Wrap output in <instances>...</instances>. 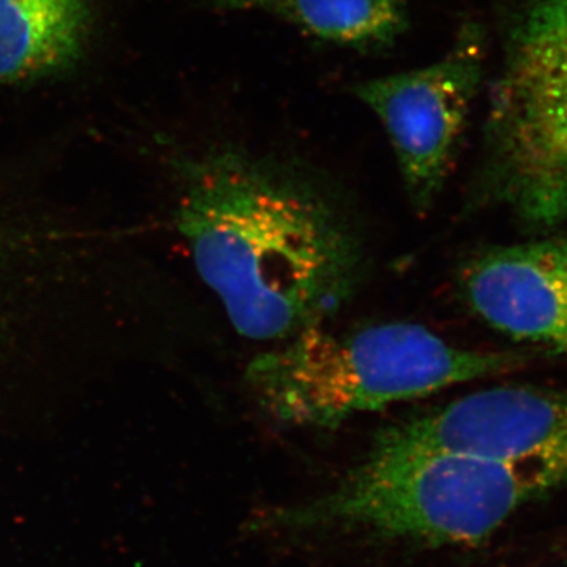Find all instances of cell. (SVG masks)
Here are the masks:
<instances>
[{"mask_svg": "<svg viewBox=\"0 0 567 567\" xmlns=\"http://www.w3.org/2000/svg\"><path fill=\"white\" fill-rule=\"evenodd\" d=\"M177 227L235 330L254 341L322 327L363 271L352 227L315 183L241 148L182 163Z\"/></svg>", "mask_w": 567, "mask_h": 567, "instance_id": "1", "label": "cell"}, {"mask_svg": "<svg viewBox=\"0 0 567 567\" xmlns=\"http://www.w3.org/2000/svg\"><path fill=\"white\" fill-rule=\"evenodd\" d=\"M566 480V466L548 462L371 450L327 494L275 507L257 525L289 535L363 532L439 546L481 543Z\"/></svg>", "mask_w": 567, "mask_h": 567, "instance_id": "2", "label": "cell"}, {"mask_svg": "<svg viewBox=\"0 0 567 567\" xmlns=\"http://www.w3.org/2000/svg\"><path fill=\"white\" fill-rule=\"evenodd\" d=\"M520 352H481L423 324L391 322L336 334L309 328L254 358L245 382L281 423L333 429L354 415L425 398L527 363Z\"/></svg>", "mask_w": 567, "mask_h": 567, "instance_id": "3", "label": "cell"}, {"mask_svg": "<svg viewBox=\"0 0 567 567\" xmlns=\"http://www.w3.org/2000/svg\"><path fill=\"white\" fill-rule=\"evenodd\" d=\"M484 185L529 226L567 216V0H525L507 32Z\"/></svg>", "mask_w": 567, "mask_h": 567, "instance_id": "4", "label": "cell"}, {"mask_svg": "<svg viewBox=\"0 0 567 567\" xmlns=\"http://www.w3.org/2000/svg\"><path fill=\"white\" fill-rule=\"evenodd\" d=\"M484 61L483 29L465 24L440 61L353 85L354 96L385 128L410 203L420 213L431 210L453 171Z\"/></svg>", "mask_w": 567, "mask_h": 567, "instance_id": "5", "label": "cell"}, {"mask_svg": "<svg viewBox=\"0 0 567 567\" xmlns=\"http://www.w3.org/2000/svg\"><path fill=\"white\" fill-rule=\"evenodd\" d=\"M372 451L442 453L567 468V391L502 386L386 429Z\"/></svg>", "mask_w": 567, "mask_h": 567, "instance_id": "6", "label": "cell"}, {"mask_svg": "<svg viewBox=\"0 0 567 567\" xmlns=\"http://www.w3.org/2000/svg\"><path fill=\"white\" fill-rule=\"evenodd\" d=\"M458 286L488 327L547 346L567 363V234L476 254Z\"/></svg>", "mask_w": 567, "mask_h": 567, "instance_id": "7", "label": "cell"}, {"mask_svg": "<svg viewBox=\"0 0 567 567\" xmlns=\"http://www.w3.org/2000/svg\"><path fill=\"white\" fill-rule=\"evenodd\" d=\"M95 25L92 0H0V89L73 73Z\"/></svg>", "mask_w": 567, "mask_h": 567, "instance_id": "8", "label": "cell"}, {"mask_svg": "<svg viewBox=\"0 0 567 567\" xmlns=\"http://www.w3.org/2000/svg\"><path fill=\"white\" fill-rule=\"evenodd\" d=\"M224 10H257L308 35L371 52L393 47L410 25L406 0H212Z\"/></svg>", "mask_w": 567, "mask_h": 567, "instance_id": "9", "label": "cell"}]
</instances>
